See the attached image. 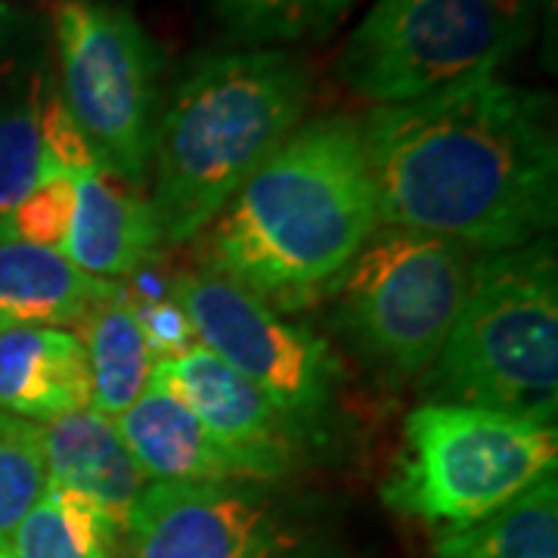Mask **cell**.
<instances>
[{
	"mask_svg": "<svg viewBox=\"0 0 558 558\" xmlns=\"http://www.w3.org/2000/svg\"><path fill=\"white\" fill-rule=\"evenodd\" d=\"M379 227L416 230L478 255L553 233L558 131L549 94L497 75L360 119Z\"/></svg>",
	"mask_w": 558,
	"mask_h": 558,
	"instance_id": "cell-1",
	"label": "cell"
},
{
	"mask_svg": "<svg viewBox=\"0 0 558 558\" xmlns=\"http://www.w3.org/2000/svg\"><path fill=\"white\" fill-rule=\"evenodd\" d=\"M376 227L360 119L319 116L299 124L205 227L208 260L258 299H314Z\"/></svg>",
	"mask_w": 558,
	"mask_h": 558,
	"instance_id": "cell-2",
	"label": "cell"
},
{
	"mask_svg": "<svg viewBox=\"0 0 558 558\" xmlns=\"http://www.w3.org/2000/svg\"><path fill=\"white\" fill-rule=\"evenodd\" d=\"M311 69L260 47L199 60L161 106L153 208L161 236H199L245 180L289 140L311 102Z\"/></svg>",
	"mask_w": 558,
	"mask_h": 558,
	"instance_id": "cell-3",
	"label": "cell"
},
{
	"mask_svg": "<svg viewBox=\"0 0 558 558\" xmlns=\"http://www.w3.org/2000/svg\"><path fill=\"white\" fill-rule=\"evenodd\" d=\"M428 403L556 422L558 270L553 242L484 255L469 299L425 373Z\"/></svg>",
	"mask_w": 558,
	"mask_h": 558,
	"instance_id": "cell-4",
	"label": "cell"
},
{
	"mask_svg": "<svg viewBox=\"0 0 558 558\" xmlns=\"http://www.w3.org/2000/svg\"><path fill=\"white\" fill-rule=\"evenodd\" d=\"M556 422L422 403L407 416L403 459L381 497L413 519L465 527L556 475Z\"/></svg>",
	"mask_w": 558,
	"mask_h": 558,
	"instance_id": "cell-5",
	"label": "cell"
},
{
	"mask_svg": "<svg viewBox=\"0 0 558 558\" xmlns=\"http://www.w3.org/2000/svg\"><path fill=\"white\" fill-rule=\"evenodd\" d=\"M481 258L440 236L376 227L329 286L336 326L360 357L385 373H428L475 286Z\"/></svg>",
	"mask_w": 558,
	"mask_h": 558,
	"instance_id": "cell-6",
	"label": "cell"
},
{
	"mask_svg": "<svg viewBox=\"0 0 558 558\" xmlns=\"http://www.w3.org/2000/svg\"><path fill=\"white\" fill-rule=\"evenodd\" d=\"M57 90L97 168L143 186L161 119V53L124 7L57 0Z\"/></svg>",
	"mask_w": 558,
	"mask_h": 558,
	"instance_id": "cell-7",
	"label": "cell"
},
{
	"mask_svg": "<svg viewBox=\"0 0 558 558\" xmlns=\"http://www.w3.org/2000/svg\"><path fill=\"white\" fill-rule=\"evenodd\" d=\"M502 62L497 0H376L344 40L336 78L363 100L398 106L497 75Z\"/></svg>",
	"mask_w": 558,
	"mask_h": 558,
	"instance_id": "cell-8",
	"label": "cell"
},
{
	"mask_svg": "<svg viewBox=\"0 0 558 558\" xmlns=\"http://www.w3.org/2000/svg\"><path fill=\"white\" fill-rule=\"evenodd\" d=\"M174 289L202 348L258 385L289 422L301 428L326 413L341 366L317 332L282 319L267 301L211 267L183 274Z\"/></svg>",
	"mask_w": 558,
	"mask_h": 558,
	"instance_id": "cell-9",
	"label": "cell"
},
{
	"mask_svg": "<svg viewBox=\"0 0 558 558\" xmlns=\"http://www.w3.org/2000/svg\"><path fill=\"white\" fill-rule=\"evenodd\" d=\"M124 558H311L299 519L258 481H149Z\"/></svg>",
	"mask_w": 558,
	"mask_h": 558,
	"instance_id": "cell-10",
	"label": "cell"
},
{
	"mask_svg": "<svg viewBox=\"0 0 558 558\" xmlns=\"http://www.w3.org/2000/svg\"><path fill=\"white\" fill-rule=\"evenodd\" d=\"M178 398L215 438L248 465L260 484L292 469L301 428L279 413L258 385L230 369L202 344L186 354L156 360L153 381Z\"/></svg>",
	"mask_w": 558,
	"mask_h": 558,
	"instance_id": "cell-11",
	"label": "cell"
},
{
	"mask_svg": "<svg viewBox=\"0 0 558 558\" xmlns=\"http://www.w3.org/2000/svg\"><path fill=\"white\" fill-rule=\"evenodd\" d=\"M38 438L47 481L87 499L124 537L131 512L149 481L124 447L116 418L87 407L38 422Z\"/></svg>",
	"mask_w": 558,
	"mask_h": 558,
	"instance_id": "cell-12",
	"label": "cell"
},
{
	"mask_svg": "<svg viewBox=\"0 0 558 558\" xmlns=\"http://www.w3.org/2000/svg\"><path fill=\"white\" fill-rule=\"evenodd\" d=\"M161 240L156 208L140 186L100 168L75 178V208L60 255L87 277L128 279L153 260Z\"/></svg>",
	"mask_w": 558,
	"mask_h": 558,
	"instance_id": "cell-13",
	"label": "cell"
},
{
	"mask_svg": "<svg viewBox=\"0 0 558 558\" xmlns=\"http://www.w3.org/2000/svg\"><path fill=\"white\" fill-rule=\"evenodd\" d=\"M90 407L84 344L57 326H20L0 332V413L28 422Z\"/></svg>",
	"mask_w": 558,
	"mask_h": 558,
	"instance_id": "cell-14",
	"label": "cell"
},
{
	"mask_svg": "<svg viewBox=\"0 0 558 558\" xmlns=\"http://www.w3.org/2000/svg\"><path fill=\"white\" fill-rule=\"evenodd\" d=\"M116 428L146 481H255L236 453L156 385L116 418Z\"/></svg>",
	"mask_w": 558,
	"mask_h": 558,
	"instance_id": "cell-15",
	"label": "cell"
},
{
	"mask_svg": "<svg viewBox=\"0 0 558 558\" xmlns=\"http://www.w3.org/2000/svg\"><path fill=\"white\" fill-rule=\"evenodd\" d=\"M119 282L87 277L53 248L0 233V332L20 326H75Z\"/></svg>",
	"mask_w": 558,
	"mask_h": 558,
	"instance_id": "cell-16",
	"label": "cell"
},
{
	"mask_svg": "<svg viewBox=\"0 0 558 558\" xmlns=\"http://www.w3.org/2000/svg\"><path fill=\"white\" fill-rule=\"evenodd\" d=\"M57 72L47 44L0 72V218L50 178L47 116L57 100Z\"/></svg>",
	"mask_w": 558,
	"mask_h": 558,
	"instance_id": "cell-17",
	"label": "cell"
},
{
	"mask_svg": "<svg viewBox=\"0 0 558 558\" xmlns=\"http://www.w3.org/2000/svg\"><path fill=\"white\" fill-rule=\"evenodd\" d=\"M75 332L84 344L87 373H90V407L109 418H119L131 410L140 395L149 388L156 354L143 339L137 317L124 292L100 301L87 317L78 323Z\"/></svg>",
	"mask_w": 558,
	"mask_h": 558,
	"instance_id": "cell-18",
	"label": "cell"
},
{
	"mask_svg": "<svg viewBox=\"0 0 558 558\" xmlns=\"http://www.w3.org/2000/svg\"><path fill=\"white\" fill-rule=\"evenodd\" d=\"M435 558H558V478L537 481L487 519L447 527Z\"/></svg>",
	"mask_w": 558,
	"mask_h": 558,
	"instance_id": "cell-19",
	"label": "cell"
},
{
	"mask_svg": "<svg viewBox=\"0 0 558 558\" xmlns=\"http://www.w3.org/2000/svg\"><path fill=\"white\" fill-rule=\"evenodd\" d=\"M119 546V531L102 512L53 484L7 543L13 558H116Z\"/></svg>",
	"mask_w": 558,
	"mask_h": 558,
	"instance_id": "cell-20",
	"label": "cell"
},
{
	"mask_svg": "<svg viewBox=\"0 0 558 558\" xmlns=\"http://www.w3.org/2000/svg\"><path fill=\"white\" fill-rule=\"evenodd\" d=\"M357 0H211L218 22L248 44L323 38Z\"/></svg>",
	"mask_w": 558,
	"mask_h": 558,
	"instance_id": "cell-21",
	"label": "cell"
},
{
	"mask_svg": "<svg viewBox=\"0 0 558 558\" xmlns=\"http://www.w3.org/2000/svg\"><path fill=\"white\" fill-rule=\"evenodd\" d=\"M47 484L38 422L0 413V546L10 543Z\"/></svg>",
	"mask_w": 558,
	"mask_h": 558,
	"instance_id": "cell-22",
	"label": "cell"
},
{
	"mask_svg": "<svg viewBox=\"0 0 558 558\" xmlns=\"http://www.w3.org/2000/svg\"><path fill=\"white\" fill-rule=\"evenodd\" d=\"M72 208H75V180H47L38 190H32L7 218H0V233L60 252L69 233Z\"/></svg>",
	"mask_w": 558,
	"mask_h": 558,
	"instance_id": "cell-23",
	"label": "cell"
},
{
	"mask_svg": "<svg viewBox=\"0 0 558 558\" xmlns=\"http://www.w3.org/2000/svg\"><path fill=\"white\" fill-rule=\"evenodd\" d=\"M124 292V289H121ZM134 317H137L140 329H143V339L149 344V351L156 354L159 360L168 357H180L186 354L190 348H196V332L190 326V317L183 314L178 301V289L171 295H161V299L153 301H131Z\"/></svg>",
	"mask_w": 558,
	"mask_h": 558,
	"instance_id": "cell-24",
	"label": "cell"
},
{
	"mask_svg": "<svg viewBox=\"0 0 558 558\" xmlns=\"http://www.w3.org/2000/svg\"><path fill=\"white\" fill-rule=\"evenodd\" d=\"M47 44L44 22L16 3H0V72L32 57Z\"/></svg>",
	"mask_w": 558,
	"mask_h": 558,
	"instance_id": "cell-25",
	"label": "cell"
},
{
	"mask_svg": "<svg viewBox=\"0 0 558 558\" xmlns=\"http://www.w3.org/2000/svg\"><path fill=\"white\" fill-rule=\"evenodd\" d=\"M502 35H506V57H519L527 50L543 22L553 20L556 0H497Z\"/></svg>",
	"mask_w": 558,
	"mask_h": 558,
	"instance_id": "cell-26",
	"label": "cell"
},
{
	"mask_svg": "<svg viewBox=\"0 0 558 558\" xmlns=\"http://www.w3.org/2000/svg\"><path fill=\"white\" fill-rule=\"evenodd\" d=\"M0 558H13V556H10V549H7V546H0Z\"/></svg>",
	"mask_w": 558,
	"mask_h": 558,
	"instance_id": "cell-27",
	"label": "cell"
},
{
	"mask_svg": "<svg viewBox=\"0 0 558 558\" xmlns=\"http://www.w3.org/2000/svg\"><path fill=\"white\" fill-rule=\"evenodd\" d=\"M0 3H13V0H0Z\"/></svg>",
	"mask_w": 558,
	"mask_h": 558,
	"instance_id": "cell-28",
	"label": "cell"
}]
</instances>
